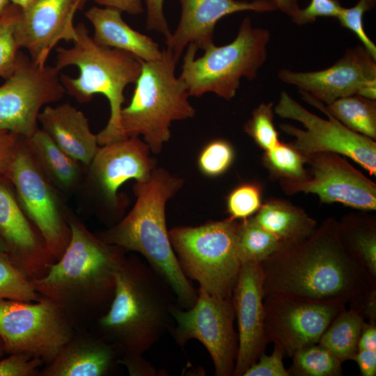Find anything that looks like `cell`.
<instances>
[{
	"label": "cell",
	"instance_id": "obj_4",
	"mask_svg": "<svg viewBox=\"0 0 376 376\" xmlns=\"http://www.w3.org/2000/svg\"><path fill=\"white\" fill-rule=\"evenodd\" d=\"M182 184V179L172 176L165 170L155 169L148 180L134 183L136 201L128 214L97 235L125 251L142 255L170 287L181 307L189 308L197 299V291L178 263L170 241L165 216L167 201Z\"/></svg>",
	"mask_w": 376,
	"mask_h": 376
},
{
	"label": "cell",
	"instance_id": "obj_21",
	"mask_svg": "<svg viewBox=\"0 0 376 376\" xmlns=\"http://www.w3.org/2000/svg\"><path fill=\"white\" fill-rule=\"evenodd\" d=\"M180 4L178 25L166 39V50L178 61L189 45L204 49L213 43L216 24L224 17L242 11L276 10L269 0H180Z\"/></svg>",
	"mask_w": 376,
	"mask_h": 376
},
{
	"label": "cell",
	"instance_id": "obj_49",
	"mask_svg": "<svg viewBox=\"0 0 376 376\" xmlns=\"http://www.w3.org/2000/svg\"><path fill=\"white\" fill-rule=\"evenodd\" d=\"M33 0H10L11 3L19 7L20 8H24L26 7Z\"/></svg>",
	"mask_w": 376,
	"mask_h": 376
},
{
	"label": "cell",
	"instance_id": "obj_39",
	"mask_svg": "<svg viewBox=\"0 0 376 376\" xmlns=\"http://www.w3.org/2000/svg\"><path fill=\"white\" fill-rule=\"evenodd\" d=\"M44 361L24 354H10L0 359V376H38Z\"/></svg>",
	"mask_w": 376,
	"mask_h": 376
},
{
	"label": "cell",
	"instance_id": "obj_26",
	"mask_svg": "<svg viewBox=\"0 0 376 376\" xmlns=\"http://www.w3.org/2000/svg\"><path fill=\"white\" fill-rule=\"evenodd\" d=\"M253 217L282 244L300 241L318 226L316 220L304 209L281 198L267 200Z\"/></svg>",
	"mask_w": 376,
	"mask_h": 376
},
{
	"label": "cell",
	"instance_id": "obj_52",
	"mask_svg": "<svg viewBox=\"0 0 376 376\" xmlns=\"http://www.w3.org/2000/svg\"><path fill=\"white\" fill-rule=\"evenodd\" d=\"M5 354H6V352L4 350L3 343L1 338H0V359L3 357Z\"/></svg>",
	"mask_w": 376,
	"mask_h": 376
},
{
	"label": "cell",
	"instance_id": "obj_35",
	"mask_svg": "<svg viewBox=\"0 0 376 376\" xmlns=\"http://www.w3.org/2000/svg\"><path fill=\"white\" fill-rule=\"evenodd\" d=\"M274 116L273 103L262 102L253 111L251 118L244 125V132L264 150L274 147L280 141Z\"/></svg>",
	"mask_w": 376,
	"mask_h": 376
},
{
	"label": "cell",
	"instance_id": "obj_11",
	"mask_svg": "<svg viewBox=\"0 0 376 376\" xmlns=\"http://www.w3.org/2000/svg\"><path fill=\"white\" fill-rule=\"evenodd\" d=\"M65 93L60 70L38 65L19 51L13 72L0 86V130L29 138L39 128L42 109Z\"/></svg>",
	"mask_w": 376,
	"mask_h": 376
},
{
	"label": "cell",
	"instance_id": "obj_30",
	"mask_svg": "<svg viewBox=\"0 0 376 376\" xmlns=\"http://www.w3.org/2000/svg\"><path fill=\"white\" fill-rule=\"evenodd\" d=\"M282 243L262 228L253 216L240 220L237 233V252L240 262L260 263L277 251Z\"/></svg>",
	"mask_w": 376,
	"mask_h": 376
},
{
	"label": "cell",
	"instance_id": "obj_24",
	"mask_svg": "<svg viewBox=\"0 0 376 376\" xmlns=\"http://www.w3.org/2000/svg\"><path fill=\"white\" fill-rule=\"evenodd\" d=\"M85 16L93 26V40L99 45L128 52L143 61L161 58L163 50L150 37L129 26L122 13L108 8L93 6Z\"/></svg>",
	"mask_w": 376,
	"mask_h": 376
},
{
	"label": "cell",
	"instance_id": "obj_32",
	"mask_svg": "<svg viewBox=\"0 0 376 376\" xmlns=\"http://www.w3.org/2000/svg\"><path fill=\"white\" fill-rule=\"evenodd\" d=\"M291 358L292 364L288 370L290 375H343L342 362L318 343L299 349Z\"/></svg>",
	"mask_w": 376,
	"mask_h": 376
},
{
	"label": "cell",
	"instance_id": "obj_5",
	"mask_svg": "<svg viewBox=\"0 0 376 376\" xmlns=\"http://www.w3.org/2000/svg\"><path fill=\"white\" fill-rule=\"evenodd\" d=\"M77 38L69 47L56 49L55 66L60 70L68 66L79 70L76 77L61 74L65 93L80 103L97 94L108 100L110 116L105 127L97 134L100 146L121 139L120 114L125 102L124 91L135 84L142 61L134 55L97 44L84 23L76 25Z\"/></svg>",
	"mask_w": 376,
	"mask_h": 376
},
{
	"label": "cell",
	"instance_id": "obj_44",
	"mask_svg": "<svg viewBox=\"0 0 376 376\" xmlns=\"http://www.w3.org/2000/svg\"><path fill=\"white\" fill-rule=\"evenodd\" d=\"M118 363L127 369L130 375H154L155 370L142 356H123L118 359Z\"/></svg>",
	"mask_w": 376,
	"mask_h": 376
},
{
	"label": "cell",
	"instance_id": "obj_46",
	"mask_svg": "<svg viewBox=\"0 0 376 376\" xmlns=\"http://www.w3.org/2000/svg\"><path fill=\"white\" fill-rule=\"evenodd\" d=\"M363 376H375L376 375V350H359L354 359Z\"/></svg>",
	"mask_w": 376,
	"mask_h": 376
},
{
	"label": "cell",
	"instance_id": "obj_55",
	"mask_svg": "<svg viewBox=\"0 0 376 376\" xmlns=\"http://www.w3.org/2000/svg\"><path fill=\"white\" fill-rule=\"evenodd\" d=\"M7 132H6V131L0 130V136H3V134H5L7 133Z\"/></svg>",
	"mask_w": 376,
	"mask_h": 376
},
{
	"label": "cell",
	"instance_id": "obj_27",
	"mask_svg": "<svg viewBox=\"0 0 376 376\" xmlns=\"http://www.w3.org/2000/svg\"><path fill=\"white\" fill-rule=\"evenodd\" d=\"M338 224L345 251L376 282L375 218L363 213L350 214Z\"/></svg>",
	"mask_w": 376,
	"mask_h": 376
},
{
	"label": "cell",
	"instance_id": "obj_17",
	"mask_svg": "<svg viewBox=\"0 0 376 376\" xmlns=\"http://www.w3.org/2000/svg\"><path fill=\"white\" fill-rule=\"evenodd\" d=\"M150 148L139 136L100 146L88 164L86 185L112 209L118 206V191L127 180H148L155 170Z\"/></svg>",
	"mask_w": 376,
	"mask_h": 376
},
{
	"label": "cell",
	"instance_id": "obj_16",
	"mask_svg": "<svg viewBox=\"0 0 376 376\" xmlns=\"http://www.w3.org/2000/svg\"><path fill=\"white\" fill-rule=\"evenodd\" d=\"M267 343L292 357L299 349L318 343L327 327L345 306L308 302L281 297H264Z\"/></svg>",
	"mask_w": 376,
	"mask_h": 376
},
{
	"label": "cell",
	"instance_id": "obj_37",
	"mask_svg": "<svg viewBox=\"0 0 376 376\" xmlns=\"http://www.w3.org/2000/svg\"><path fill=\"white\" fill-rule=\"evenodd\" d=\"M234 156V150L230 143L223 139L214 140L201 152L198 159V168L207 176H219L228 169Z\"/></svg>",
	"mask_w": 376,
	"mask_h": 376
},
{
	"label": "cell",
	"instance_id": "obj_51",
	"mask_svg": "<svg viewBox=\"0 0 376 376\" xmlns=\"http://www.w3.org/2000/svg\"><path fill=\"white\" fill-rule=\"evenodd\" d=\"M0 252H8L7 245L3 239L0 235Z\"/></svg>",
	"mask_w": 376,
	"mask_h": 376
},
{
	"label": "cell",
	"instance_id": "obj_2",
	"mask_svg": "<svg viewBox=\"0 0 376 376\" xmlns=\"http://www.w3.org/2000/svg\"><path fill=\"white\" fill-rule=\"evenodd\" d=\"M68 223L71 236L63 255L31 283L63 310L76 331L85 330L108 309L125 251L92 233L70 210Z\"/></svg>",
	"mask_w": 376,
	"mask_h": 376
},
{
	"label": "cell",
	"instance_id": "obj_13",
	"mask_svg": "<svg viewBox=\"0 0 376 376\" xmlns=\"http://www.w3.org/2000/svg\"><path fill=\"white\" fill-rule=\"evenodd\" d=\"M274 113L283 118L301 123L304 129L289 123L280 124V129L295 139L291 145L305 157L330 152L347 156L372 176L376 175V143L375 140L346 127L326 112L327 118L311 113L285 91L281 92Z\"/></svg>",
	"mask_w": 376,
	"mask_h": 376
},
{
	"label": "cell",
	"instance_id": "obj_33",
	"mask_svg": "<svg viewBox=\"0 0 376 376\" xmlns=\"http://www.w3.org/2000/svg\"><path fill=\"white\" fill-rule=\"evenodd\" d=\"M42 297L8 253L0 252V301H37Z\"/></svg>",
	"mask_w": 376,
	"mask_h": 376
},
{
	"label": "cell",
	"instance_id": "obj_41",
	"mask_svg": "<svg viewBox=\"0 0 376 376\" xmlns=\"http://www.w3.org/2000/svg\"><path fill=\"white\" fill-rule=\"evenodd\" d=\"M343 6L337 0H311L304 8H300L291 19L298 25L312 23L318 17H337Z\"/></svg>",
	"mask_w": 376,
	"mask_h": 376
},
{
	"label": "cell",
	"instance_id": "obj_1",
	"mask_svg": "<svg viewBox=\"0 0 376 376\" xmlns=\"http://www.w3.org/2000/svg\"><path fill=\"white\" fill-rule=\"evenodd\" d=\"M261 266L264 297L345 306L376 288V282L345 251L333 217L306 238L282 244Z\"/></svg>",
	"mask_w": 376,
	"mask_h": 376
},
{
	"label": "cell",
	"instance_id": "obj_42",
	"mask_svg": "<svg viewBox=\"0 0 376 376\" xmlns=\"http://www.w3.org/2000/svg\"><path fill=\"white\" fill-rule=\"evenodd\" d=\"M147 10L146 26L162 34L166 39L171 34L164 13V0H144Z\"/></svg>",
	"mask_w": 376,
	"mask_h": 376
},
{
	"label": "cell",
	"instance_id": "obj_19",
	"mask_svg": "<svg viewBox=\"0 0 376 376\" xmlns=\"http://www.w3.org/2000/svg\"><path fill=\"white\" fill-rule=\"evenodd\" d=\"M263 274L261 263L241 265L233 291L238 327V348L233 375L243 376L265 351Z\"/></svg>",
	"mask_w": 376,
	"mask_h": 376
},
{
	"label": "cell",
	"instance_id": "obj_22",
	"mask_svg": "<svg viewBox=\"0 0 376 376\" xmlns=\"http://www.w3.org/2000/svg\"><path fill=\"white\" fill-rule=\"evenodd\" d=\"M119 357L116 348L97 334L78 330L38 375L104 376Z\"/></svg>",
	"mask_w": 376,
	"mask_h": 376
},
{
	"label": "cell",
	"instance_id": "obj_31",
	"mask_svg": "<svg viewBox=\"0 0 376 376\" xmlns=\"http://www.w3.org/2000/svg\"><path fill=\"white\" fill-rule=\"evenodd\" d=\"M263 164L274 179L304 180L309 177L305 168L306 158L290 143H279L265 150Z\"/></svg>",
	"mask_w": 376,
	"mask_h": 376
},
{
	"label": "cell",
	"instance_id": "obj_38",
	"mask_svg": "<svg viewBox=\"0 0 376 376\" xmlns=\"http://www.w3.org/2000/svg\"><path fill=\"white\" fill-rule=\"evenodd\" d=\"M373 7L367 0H359L352 7H343L337 19L340 25L352 31L362 43V46L376 60V45L368 37L363 26L364 13Z\"/></svg>",
	"mask_w": 376,
	"mask_h": 376
},
{
	"label": "cell",
	"instance_id": "obj_29",
	"mask_svg": "<svg viewBox=\"0 0 376 376\" xmlns=\"http://www.w3.org/2000/svg\"><path fill=\"white\" fill-rule=\"evenodd\" d=\"M365 319L355 310L346 308L338 313L321 336L318 344L327 349L342 363L353 360Z\"/></svg>",
	"mask_w": 376,
	"mask_h": 376
},
{
	"label": "cell",
	"instance_id": "obj_20",
	"mask_svg": "<svg viewBox=\"0 0 376 376\" xmlns=\"http://www.w3.org/2000/svg\"><path fill=\"white\" fill-rule=\"evenodd\" d=\"M7 178H0V235L13 263L31 280L43 276L56 260L22 210Z\"/></svg>",
	"mask_w": 376,
	"mask_h": 376
},
{
	"label": "cell",
	"instance_id": "obj_54",
	"mask_svg": "<svg viewBox=\"0 0 376 376\" xmlns=\"http://www.w3.org/2000/svg\"><path fill=\"white\" fill-rule=\"evenodd\" d=\"M368 2L370 4V6L373 7V8H374L375 5V1L376 0H367Z\"/></svg>",
	"mask_w": 376,
	"mask_h": 376
},
{
	"label": "cell",
	"instance_id": "obj_18",
	"mask_svg": "<svg viewBox=\"0 0 376 376\" xmlns=\"http://www.w3.org/2000/svg\"><path fill=\"white\" fill-rule=\"evenodd\" d=\"M79 9L75 0H33L21 8L15 29L19 49L36 64L45 65L59 42L77 38L73 19Z\"/></svg>",
	"mask_w": 376,
	"mask_h": 376
},
{
	"label": "cell",
	"instance_id": "obj_7",
	"mask_svg": "<svg viewBox=\"0 0 376 376\" xmlns=\"http://www.w3.org/2000/svg\"><path fill=\"white\" fill-rule=\"evenodd\" d=\"M270 39L267 29L254 27L249 17L241 22L235 38L230 43L206 47L196 58V46H187L179 76L189 96L213 93L226 100L233 99L241 79H254L267 56Z\"/></svg>",
	"mask_w": 376,
	"mask_h": 376
},
{
	"label": "cell",
	"instance_id": "obj_48",
	"mask_svg": "<svg viewBox=\"0 0 376 376\" xmlns=\"http://www.w3.org/2000/svg\"><path fill=\"white\" fill-rule=\"evenodd\" d=\"M276 9L280 10L292 19L300 9L298 0H269Z\"/></svg>",
	"mask_w": 376,
	"mask_h": 376
},
{
	"label": "cell",
	"instance_id": "obj_34",
	"mask_svg": "<svg viewBox=\"0 0 376 376\" xmlns=\"http://www.w3.org/2000/svg\"><path fill=\"white\" fill-rule=\"evenodd\" d=\"M21 8L10 3L0 17V77L6 79L14 71L19 47L15 29Z\"/></svg>",
	"mask_w": 376,
	"mask_h": 376
},
{
	"label": "cell",
	"instance_id": "obj_36",
	"mask_svg": "<svg viewBox=\"0 0 376 376\" xmlns=\"http://www.w3.org/2000/svg\"><path fill=\"white\" fill-rule=\"evenodd\" d=\"M227 210L230 217L242 220L253 216L262 205L261 187L256 183H244L228 196Z\"/></svg>",
	"mask_w": 376,
	"mask_h": 376
},
{
	"label": "cell",
	"instance_id": "obj_25",
	"mask_svg": "<svg viewBox=\"0 0 376 376\" xmlns=\"http://www.w3.org/2000/svg\"><path fill=\"white\" fill-rule=\"evenodd\" d=\"M26 140L39 167L63 195L72 194L81 186L83 165L62 150L42 129Z\"/></svg>",
	"mask_w": 376,
	"mask_h": 376
},
{
	"label": "cell",
	"instance_id": "obj_23",
	"mask_svg": "<svg viewBox=\"0 0 376 376\" xmlns=\"http://www.w3.org/2000/svg\"><path fill=\"white\" fill-rule=\"evenodd\" d=\"M38 123L62 150L84 166H88L100 145L81 111L68 102L47 105L40 111Z\"/></svg>",
	"mask_w": 376,
	"mask_h": 376
},
{
	"label": "cell",
	"instance_id": "obj_47",
	"mask_svg": "<svg viewBox=\"0 0 376 376\" xmlns=\"http://www.w3.org/2000/svg\"><path fill=\"white\" fill-rule=\"evenodd\" d=\"M359 350H376V322L365 321L358 341Z\"/></svg>",
	"mask_w": 376,
	"mask_h": 376
},
{
	"label": "cell",
	"instance_id": "obj_8",
	"mask_svg": "<svg viewBox=\"0 0 376 376\" xmlns=\"http://www.w3.org/2000/svg\"><path fill=\"white\" fill-rule=\"evenodd\" d=\"M239 220L228 217L169 232L172 247L188 279L209 293L230 297L241 263L237 252Z\"/></svg>",
	"mask_w": 376,
	"mask_h": 376
},
{
	"label": "cell",
	"instance_id": "obj_43",
	"mask_svg": "<svg viewBox=\"0 0 376 376\" xmlns=\"http://www.w3.org/2000/svg\"><path fill=\"white\" fill-rule=\"evenodd\" d=\"M21 136L7 132L0 136V178H6L10 164L16 154Z\"/></svg>",
	"mask_w": 376,
	"mask_h": 376
},
{
	"label": "cell",
	"instance_id": "obj_3",
	"mask_svg": "<svg viewBox=\"0 0 376 376\" xmlns=\"http://www.w3.org/2000/svg\"><path fill=\"white\" fill-rule=\"evenodd\" d=\"M175 297L148 264L126 257L116 274L112 301L95 322L97 334L120 357L142 356L170 330Z\"/></svg>",
	"mask_w": 376,
	"mask_h": 376
},
{
	"label": "cell",
	"instance_id": "obj_14",
	"mask_svg": "<svg viewBox=\"0 0 376 376\" xmlns=\"http://www.w3.org/2000/svg\"><path fill=\"white\" fill-rule=\"evenodd\" d=\"M309 177L304 180H279L288 195H317L322 203H340L359 210H376V184L340 155L322 152L306 156Z\"/></svg>",
	"mask_w": 376,
	"mask_h": 376
},
{
	"label": "cell",
	"instance_id": "obj_50",
	"mask_svg": "<svg viewBox=\"0 0 376 376\" xmlns=\"http://www.w3.org/2000/svg\"><path fill=\"white\" fill-rule=\"evenodd\" d=\"M11 3L10 0H0V17Z\"/></svg>",
	"mask_w": 376,
	"mask_h": 376
},
{
	"label": "cell",
	"instance_id": "obj_40",
	"mask_svg": "<svg viewBox=\"0 0 376 376\" xmlns=\"http://www.w3.org/2000/svg\"><path fill=\"white\" fill-rule=\"evenodd\" d=\"M284 353L276 345L269 355L263 352L258 360L253 363L244 373L243 376H290L285 368L283 359Z\"/></svg>",
	"mask_w": 376,
	"mask_h": 376
},
{
	"label": "cell",
	"instance_id": "obj_6",
	"mask_svg": "<svg viewBox=\"0 0 376 376\" xmlns=\"http://www.w3.org/2000/svg\"><path fill=\"white\" fill-rule=\"evenodd\" d=\"M177 62L166 49L157 60L142 61L131 100L120 114L121 138L141 136L155 154L169 140L173 121L195 114L185 84L175 75Z\"/></svg>",
	"mask_w": 376,
	"mask_h": 376
},
{
	"label": "cell",
	"instance_id": "obj_12",
	"mask_svg": "<svg viewBox=\"0 0 376 376\" xmlns=\"http://www.w3.org/2000/svg\"><path fill=\"white\" fill-rule=\"evenodd\" d=\"M193 306L172 308L175 322L170 331L180 346L191 339L200 341L209 352L217 376L233 375L238 348L234 329L235 310L232 297L212 295L199 288Z\"/></svg>",
	"mask_w": 376,
	"mask_h": 376
},
{
	"label": "cell",
	"instance_id": "obj_10",
	"mask_svg": "<svg viewBox=\"0 0 376 376\" xmlns=\"http://www.w3.org/2000/svg\"><path fill=\"white\" fill-rule=\"evenodd\" d=\"M6 178L12 183L24 213L58 260L71 236L69 209L62 194L52 184L36 161L26 138L21 137Z\"/></svg>",
	"mask_w": 376,
	"mask_h": 376
},
{
	"label": "cell",
	"instance_id": "obj_9",
	"mask_svg": "<svg viewBox=\"0 0 376 376\" xmlns=\"http://www.w3.org/2000/svg\"><path fill=\"white\" fill-rule=\"evenodd\" d=\"M76 329L52 299L0 301V338L6 354H24L49 363Z\"/></svg>",
	"mask_w": 376,
	"mask_h": 376
},
{
	"label": "cell",
	"instance_id": "obj_45",
	"mask_svg": "<svg viewBox=\"0 0 376 376\" xmlns=\"http://www.w3.org/2000/svg\"><path fill=\"white\" fill-rule=\"evenodd\" d=\"M98 5L125 12L130 15H139L143 11L142 0H93Z\"/></svg>",
	"mask_w": 376,
	"mask_h": 376
},
{
	"label": "cell",
	"instance_id": "obj_53",
	"mask_svg": "<svg viewBox=\"0 0 376 376\" xmlns=\"http://www.w3.org/2000/svg\"><path fill=\"white\" fill-rule=\"evenodd\" d=\"M77 4L79 6V9L82 8L86 0H75Z\"/></svg>",
	"mask_w": 376,
	"mask_h": 376
},
{
	"label": "cell",
	"instance_id": "obj_28",
	"mask_svg": "<svg viewBox=\"0 0 376 376\" xmlns=\"http://www.w3.org/2000/svg\"><path fill=\"white\" fill-rule=\"evenodd\" d=\"M304 101L337 119L352 131L369 139H376V102L358 95L338 98L324 104L305 93Z\"/></svg>",
	"mask_w": 376,
	"mask_h": 376
},
{
	"label": "cell",
	"instance_id": "obj_15",
	"mask_svg": "<svg viewBox=\"0 0 376 376\" xmlns=\"http://www.w3.org/2000/svg\"><path fill=\"white\" fill-rule=\"evenodd\" d=\"M278 77L324 104L353 95L376 97L375 59L362 45L348 49L327 68L308 72L282 69Z\"/></svg>",
	"mask_w": 376,
	"mask_h": 376
}]
</instances>
